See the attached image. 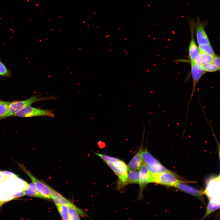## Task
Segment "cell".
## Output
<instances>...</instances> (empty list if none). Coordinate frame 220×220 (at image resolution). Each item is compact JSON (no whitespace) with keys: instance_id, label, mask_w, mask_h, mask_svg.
<instances>
[{"instance_id":"cell-1","label":"cell","mask_w":220,"mask_h":220,"mask_svg":"<svg viewBox=\"0 0 220 220\" xmlns=\"http://www.w3.org/2000/svg\"><path fill=\"white\" fill-rule=\"evenodd\" d=\"M40 96L34 95L26 100L11 102L7 112L4 115L0 117V120L12 116V115L16 112L26 107L30 106L36 102L56 100L58 98V97L53 95L48 97H40Z\"/></svg>"},{"instance_id":"cell-2","label":"cell","mask_w":220,"mask_h":220,"mask_svg":"<svg viewBox=\"0 0 220 220\" xmlns=\"http://www.w3.org/2000/svg\"><path fill=\"white\" fill-rule=\"evenodd\" d=\"M141 156L144 163L152 174L156 175L169 170L163 166L147 149L142 148Z\"/></svg>"},{"instance_id":"cell-3","label":"cell","mask_w":220,"mask_h":220,"mask_svg":"<svg viewBox=\"0 0 220 220\" xmlns=\"http://www.w3.org/2000/svg\"><path fill=\"white\" fill-rule=\"evenodd\" d=\"M55 115L51 110L41 109L29 106L16 112L12 116L22 117L48 116L53 118Z\"/></svg>"},{"instance_id":"cell-4","label":"cell","mask_w":220,"mask_h":220,"mask_svg":"<svg viewBox=\"0 0 220 220\" xmlns=\"http://www.w3.org/2000/svg\"><path fill=\"white\" fill-rule=\"evenodd\" d=\"M20 168L28 176L36 189L44 199H51L52 188L43 181L38 179L33 175L23 166L19 163Z\"/></svg>"},{"instance_id":"cell-5","label":"cell","mask_w":220,"mask_h":220,"mask_svg":"<svg viewBox=\"0 0 220 220\" xmlns=\"http://www.w3.org/2000/svg\"><path fill=\"white\" fill-rule=\"evenodd\" d=\"M182 182L178 179L175 175L169 170L155 175L154 182L173 187L177 183Z\"/></svg>"},{"instance_id":"cell-6","label":"cell","mask_w":220,"mask_h":220,"mask_svg":"<svg viewBox=\"0 0 220 220\" xmlns=\"http://www.w3.org/2000/svg\"><path fill=\"white\" fill-rule=\"evenodd\" d=\"M219 177V175L212 178L207 183L204 193L206 194L209 200L220 196Z\"/></svg>"},{"instance_id":"cell-7","label":"cell","mask_w":220,"mask_h":220,"mask_svg":"<svg viewBox=\"0 0 220 220\" xmlns=\"http://www.w3.org/2000/svg\"><path fill=\"white\" fill-rule=\"evenodd\" d=\"M195 29L198 44L199 45L210 44L203 23L199 18L195 23Z\"/></svg>"},{"instance_id":"cell-8","label":"cell","mask_w":220,"mask_h":220,"mask_svg":"<svg viewBox=\"0 0 220 220\" xmlns=\"http://www.w3.org/2000/svg\"><path fill=\"white\" fill-rule=\"evenodd\" d=\"M139 172V184L140 185V197L141 196L142 191L147 184L153 182V177L149 171L146 165L144 163L141 167Z\"/></svg>"},{"instance_id":"cell-9","label":"cell","mask_w":220,"mask_h":220,"mask_svg":"<svg viewBox=\"0 0 220 220\" xmlns=\"http://www.w3.org/2000/svg\"><path fill=\"white\" fill-rule=\"evenodd\" d=\"M191 32V39L189 48V54L191 61H195L200 52L194 38L195 22L191 21L189 22Z\"/></svg>"},{"instance_id":"cell-10","label":"cell","mask_w":220,"mask_h":220,"mask_svg":"<svg viewBox=\"0 0 220 220\" xmlns=\"http://www.w3.org/2000/svg\"><path fill=\"white\" fill-rule=\"evenodd\" d=\"M191 72L193 79V87L192 96L195 91V87L199 80L203 75L204 71L202 66L197 64L195 61H191Z\"/></svg>"},{"instance_id":"cell-11","label":"cell","mask_w":220,"mask_h":220,"mask_svg":"<svg viewBox=\"0 0 220 220\" xmlns=\"http://www.w3.org/2000/svg\"><path fill=\"white\" fill-rule=\"evenodd\" d=\"M173 187L199 198H201L204 193L202 191L183 183L182 182L177 183Z\"/></svg>"},{"instance_id":"cell-12","label":"cell","mask_w":220,"mask_h":220,"mask_svg":"<svg viewBox=\"0 0 220 220\" xmlns=\"http://www.w3.org/2000/svg\"><path fill=\"white\" fill-rule=\"evenodd\" d=\"M142 148V146H141L138 152L129 162L128 166L130 168L139 170L144 164L141 156V151Z\"/></svg>"},{"instance_id":"cell-13","label":"cell","mask_w":220,"mask_h":220,"mask_svg":"<svg viewBox=\"0 0 220 220\" xmlns=\"http://www.w3.org/2000/svg\"><path fill=\"white\" fill-rule=\"evenodd\" d=\"M219 207L220 196H216L210 199L205 214L203 219L205 218L211 213L218 209Z\"/></svg>"},{"instance_id":"cell-14","label":"cell","mask_w":220,"mask_h":220,"mask_svg":"<svg viewBox=\"0 0 220 220\" xmlns=\"http://www.w3.org/2000/svg\"><path fill=\"white\" fill-rule=\"evenodd\" d=\"M51 199L53 200L56 205H69L72 204L61 194L53 189L51 191Z\"/></svg>"},{"instance_id":"cell-15","label":"cell","mask_w":220,"mask_h":220,"mask_svg":"<svg viewBox=\"0 0 220 220\" xmlns=\"http://www.w3.org/2000/svg\"><path fill=\"white\" fill-rule=\"evenodd\" d=\"M214 56L200 53L195 61L197 64L202 66L205 64L212 62Z\"/></svg>"},{"instance_id":"cell-16","label":"cell","mask_w":220,"mask_h":220,"mask_svg":"<svg viewBox=\"0 0 220 220\" xmlns=\"http://www.w3.org/2000/svg\"><path fill=\"white\" fill-rule=\"evenodd\" d=\"M113 163L119 172L127 179L128 171L130 168L126 163L119 160Z\"/></svg>"},{"instance_id":"cell-17","label":"cell","mask_w":220,"mask_h":220,"mask_svg":"<svg viewBox=\"0 0 220 220\" xmlns=\"http://www.w3.org/2000/svg\"><path fill=\"white\" fill-rule=\"evenodd\" d=\"M68 207L69 220H80L79 215L82 213L81 210L73 204L68 205Z\"/></svg>"},{"instance_id":"cell-18","label":"cell","mask_w":220,"mask_h":220,"mask_svg":"<svg viewBox=\"0 0 220 220\" xmlns=\"http://www.w3.org/2000/svg\"><path fill=\"white\" fill-rule=\"evenodd\" d=\"M139 172L130 170H128L126 184L139 183Z\"/></svg>"},{"instance_id":"cell-19","label":"cell","mask_w":220,"mask_h":220,"mask_svg":"<svg viewBox=\"0 0 220 220\" xmlns=\"http://www.w3.org/2000/svg\"><path fill=\"white\" fill-rule=\"evenodd\" d=\"M24 191L27 196L43 198L33 183L29 184L28 188Z\"/></svg>"},{"instance_id":"cell-20","label":"cell","mask_w":220,"mask_h":220,"mask_svg":"<svg viewBox=\"0 0 220 220\" xmlns=\"http://www.w3.org/2000/svg\"><path fill=\"white\" fill-rule=\"evenodd\" d=\"M56 205L62 218L64 220H69L68 205Z\"/></svg>"},{"instance_id":"cell-21","label":"cell","mask_w":220,"mask_h":220,"mask_svg":"<svg viewBox=\"0 0 220 220\" xmlns=\"http://www.w3.org/2000/svg\"><path fill=\"white\" fill-rule=\"evenodd\" d=\"M200 53H204L211 55H215V53L211 44H205L199 45Z\"/></svg>"},{"instance_id":"cell-22","label":"cell","mask_w":220,"mask_h":220,"mask_svg":"<svg viewBox=\"0 0 220 220\" xmlns=\"http://www.w3.org/2000/svg\"><path fill=\"white\" fill-rule=\"evenodd\" d=\"M11 102L0 101V117L4 115L7 112Z\"/></svg>"},{"instance_id":"cell-23","label":"cell","mask_w":220,"mask_h":220,"mask_svg":"<svg viewBox=\"0 0 220 220\" xmlns=\"http://www.w3.org/2000/svg\"><path fill=\"white\" fill-rule=\"evenodd\" d=\"M0 76L10 77L11 73L0 59Z\"/></svg>"},{"instance_id":"cell-24","label":"cell","mask_w":220,"mask_h":220,"mask_svg":"<svg viewBox=\"0 0 220 220\" xmlns=\"http://www.w3.org/2000/svg\"><path fill=\"white\" fill-rule=\"evenodd\" d=\"M202 66L204 71L213 72L218 70L217 67L212 62L205 64Z\"/></svg>"},{"instance_id":"cell-25","label":"cell","mask_w":220,"mask_h":220,"mask_svg":"<svg viewBox=\"0 0 220 220\" xmlns=\"http://www.w3.org/2000/svg\"><path fill=\"white\" fill-rule=\"evenodd\" d=\"M94 153L99 156L105 162H114L119 160L115 157H111L105 154L99 153L95 152H94Z\"/></svg>"},{"instance_id":"cell-26","label":"cell","mask_w":220,"mask_h":220,"mask_svg":"<svg viewBox=\"0 0 220 220\" xmlns=\"http://www.w3.org/2000/svg\"><path fill=\"white\" fill-rule=\"evenodd\" d=\"M3 174L7 178L13 179L18 177V176L14 173L7 171H1Z\"/></svg>"},{"instance_id":"cell-27","label":"cell","mask_w":220,"mask_h":220,"mask_svg":"<svg viewBox=\"0 0 220 220\" xmlns=\"http://www.w3.org/2000/svg\"><path fill=\"white\" fill-rule=\"evenodd\" d=\"M217 68L218 70H220V57L219 56L215 55L212 62Z\"/></svg>"},{"instance_id":"cell-28","label":"cell","mask_w":220,"mask_h":220,"mask_svg":"<svg viewBox=\"0 0 220 220\" xmlns=\"http://www.w3.org/2000/svg\"><path fill=\"white\" fill-rule=\"evenodd\" d=\"M7 178L3 174L1 171H0V182H3Z\"/></svg>"},{"instance_id":"cell-29","label":"cell","mask_w":220,"mask_h":220,"mask_svg":"<svg viewBox=\"0 0 220 220\" xmlns=\"http://www.w3.org/2000/svg\"></svg>"}]
</instances>
